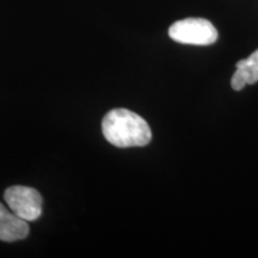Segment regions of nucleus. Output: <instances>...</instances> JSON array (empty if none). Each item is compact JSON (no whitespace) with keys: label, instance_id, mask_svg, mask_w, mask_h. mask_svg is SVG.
I'll return each mask as SVG.
<instances>
[{"label":"nucleus","instance_id":"nucleus-5","mask_svg":"<svg viewBox=\"0 0 258 258\" xmlns=\"http://www.w3.org/2000/svg\"><path fill=\"white\" fill-rule=\"evenodd\" d=\"M258 82V49L246 59L237 62V71L232 77L231 85L235 91H240L246 85Z\"/></svg>","mask_w":258,"mask_h":258},{"label":"nucleus","instance_id":"nucleus-1","mask_svg":"<svg viewBox=\"0 0 258 258\" xmlns=\"http://www.w3.org/2000/svg\"><path fill=\"white\" fill-rule=\"evenodd\" d=\"M106 141L120 148L143 147L152 140L150 125L140 115L127 109H112L102 121Z\"/></svg>","mask_w":258,"mask_h":258},{"label":"nucleus","instance_id":"nucleus-3","mask_svg":"<svg viewBox=\"0 0 258 258\" xmlns=\"http://www.w3.org/2000/svg\"><path fill=\"white\" fill-rule=\"evenodd\" d=\"M4 199L9 208L25 221H35L41 217L43 200L36 189L23 185L10 186L5 190Z\"/></svg>","mask_w":258,"mask_h":258},{"label":"nucleus","instance_id":"nucleus-2","mask_svg":"<svg viewBox=\"0 0 258 258\" xmlns=\"http://www.w3.org/2000/svg\"><path fill=\"white\" fill-rule=\"evenodd\" d=\"M173 41L194 46H209L218 40V30L211 22L203 18H185L177 21L169 29Z\"/></svg>","mask_w":258,"mask_h":258},{"label":"nucleus","instance_id":"nucleus-4","mask_svg":"<svg viewBox=\"0 0 258 258\" xmlns=\"http://www.w3.org/2000/svg\"><path fill=\"white\" fill-rule=\"evenodd\" d=\"M27 222L0 203V240L12 243L27 238L29 234Z\"/></svg>","mask_w":258,"mask_h":258}]
</instances>
